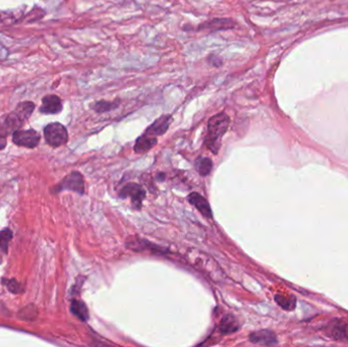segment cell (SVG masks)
<instances>
[{
  "label": "cell",
  "instance_id": "cell-1",
  "mask_svg": "<svg viewBox=\"0 0 348 347\" xmlns=\"http://www.w3.org/2000/svg\"><path fill=\"white\" fill-rule=\"evenodd\" d=\"M229 123L230 118L225 112L217 113L209 119L208 133L205 143L213 153H218L221 146V139L226 134L229 128Z\"/></svg>",
  "mask_w": 348,
  "mask_h": 347
},
{
  "label": "cell",
  "instance_id": "cell-2",
  "mask_svg": "<svg viewBox=\"0 0 348 347\" xmlns=\"http://www.w3.org/2000/svg\"><path fill=\"white\" fill-rule=\"evenodd\" d=\"M44 137L47 143L52 147H60L67 144L69 134L67 129L59 122H52L45 126Z\"/></svg>",
  "mask_w": 348,
  "mask_h": 347
},
{
  "label": "cell",
  "instance_id": "cell-3",
  "mask_svg": "<svg viewBox=\"0 0 348 347\" xmlns=\"http://www.w3.org/2000/svg\"><path fill=\"white\" fill-rule=\"evenodd\" d=\"M12 140L15 145L31 149L38 146L40 141V135L34 130H28V131L18 130L13 133Z\"/></svg>",
  "mask_w": 348,
  "mask_h": 347
},
{
  "label": "cell",
  "instance_id": "cell-4",
  "mask_svg": "<svg viewBox=\"0 0 348 347\" xmlns=\"http://www.w3.org/2000/svg\"><path fill=\"white\" fill-rule=\"evenodd\" d=\"M25 122L13 111L7 115L0 117V136L6 137L11 133L18 131Z\"/></svg>",
  "mask_w": 348,
  "mask_h": 347
},
{
  "label": "cell",
  "instance_id": "cell-5",
  "mask_svg": "<svg viewBox=\"0 0 348 347\" xmlns=\"http://www.w3.org/2000/svg\"><path fill=\"white\" fill-rule=\"evenodd\" d=\"M59 189H70L77 194H84V179L81 173L71 172L59 184Z\"/></svg>",
  "mask_w": 348,
  "mask_h": 347
},
{
  "label": "cell",
  "instance_id": "cell-6",
  "mask_svg": "<svg viewBox=\"0 0 348 347\" xmlns=\"http://www.w3.org/2000/svg\"><path fill=\"white\" fill-rule=\"evenodd\" d=\"M120 197L122 198H128L131 197L134 204L139 208L141 205V201L144 200L146 197V192L144 191V188L139 184L136 183H130L126 186L122 188V191L120 193Z\"/></svg>",
  "mask_w": 348,
  "mask_h": 347
},
{
  "label": "cell",
  "instance_id": "cell-7",
  "mask_svg": "<svg viewBox=\"0 0 348 347\" xmlns=\"http://www.w3.org/2000/svg\"><path fill=\"white\" fill-rule=\"evenodd\" d=\"M62 102L56 95H47L42 99L40 112L44 114H57L61 112Z\"/></svg>",
  "mask_w": 348,
  "mask_h": 347
},
{
  "label": "cell",
  "instance_id": "cell-8",
  "mask_svg": "<svg viewBox=\"0 0 348 347\" xmlns=\"http://www.w3.org/2000/svg\"><path fill=\"white\" fill-rule=\"evenodd\" d=\"M171 121H172V116L170 114H164L158 119H156L147 129L145 134L150 135L152 137L162 136L168 131Z\"/></svg>",
  "mask_w": 348,
  "mask_h": 347
},
{
  "label": "cell",
  "instance_id": "cell-9",
  "mask_svg": "<svg viewBox=\"0 0 348 347\" xmlns=\"http://www.w3.org/2000/svg\"><path fill=\"white\" fill-rule=\"evenodd\" d=\"M328 332L329 335L335 340L348 341V324L343 321L335 320L331 322Z\"/></svg>",
  "mask_w": 348,
  "mask_h": 347
},
{
  "label": "cell",
  "instance_id": "cell-10",
  "mask_svg": "<svg viewBox=\"0 0 348 347\" xmlns=\"http://www.w3.org/2000/svg\"><path fill=\"white\" fill-rule=\"evenodd\" d=\"M188 201L192 205H194V206L201 212V214L204 217L212 218L213 213H212L211 207H210L209 203L207 202V200H206L204 197H202L201 195H199L197 193H193V194L189 195Z\"/></svg>",
  "mask_w": 348,
  "mask_h": 347
},
{
  "label": "cell",
  "instance_id": "cell-11",
  "mask_svg": "<svg viewBox=\"0 0 348 347\" xmlns=\"http://www.w3.org/2000/svg\"><path fill=\"white\" fill-rule=\"evenodd\" d=\"M235 26H236V24L231 19H215V20H212L208 23L200 25L198 30L204 31V30L209 29V30H211V32H214V31H220V30L232 29Z\"/></svg>",
  "mask_w": 348,
  "mask_h": 347
},
{
  "label": "cell",
  "instance_id": "cell-12",
  "mask_svg": "<svg viewBox=\"0 0 348 347\" xmlns=\"http://www.w3.org/2000/svg\"><path fill=\"white\" fill-rule=\"evenodd\" d=\"M249 340L256 344L261 345H275L277 344V337L276 335L268 330H262L259 332H255L250 334Z\"/></svg>",
  "mask_w": 348,
  "mask_h": 347
},
{
  "label": "cell",
  "instance_id": "cell-13",
  "mask_svg": "<svg viewBox=\"0 0 348 347\" xmlns=\"http://www.w3.org/2000/svg\"><path fill=\"white\" fill-rule=\"evenodd\" d=\"M157 144V138L152 137L150 135L144 134L141 137H139L135 146V151L137 153H147L149 150H151L155 145Z\"/></svg>",
  "mask_w": 348,
  "mask_h": 347
},
{
  "label": "cell",
  "instance_id": "cell-14",
  "mask_svg": "<svg viewBox=\"0 0 348 347\" xmlns=\"http://www.w3.org/2000/svg\"><path fill=\"white\" fill-rule=\"evenodd\" d=\"M34 109H35V103L30 102V101H26V102L20 103L17 107H15V109L13 110V112L20 117V119L22 121L26 122L30 118L32 113H33Z\"/></svg>",
  "mask_w": 348,
  "mask_h": 347
},
{
  "label": "cell",
  "instance_id": "cell-15",
  "mask_svg": "<svg viewBox=\"0 0 348 347\" xmlns=\"http://www.w3.org/2000/svg\"><path fill=\"white\" fill-rule=\"evenodd\" d=\"M240 325L239 322L236 321V319L234 317H232L231 314H227L222 319L220 323L219 329L221 331V333L223 334H229V333H233L236 332L237 330H239Z\"/></svg>",
  "mask_w": 348,
  "mask_h": 347
},
{
  "label": "cell",
  "instance_id": "cell-16",
  "mask_svg": "<svg viewBox=\"0 0 348 347\" xmlns=\"http://www.w3.org/2000/svg\"><path fill=\"white\" fill-rule=\"evenodd\" d=\"M196 169L202 176H206L210 174V172L213 168V163L211 159L207 157H200L196 160Z\"/></svg>",
  "mask_w": 348,
  "mask_h": 347
},
{
  "label": "cell",
  "instance_id": "cell-17",
  "mask_svg": "<svg viewBox=\"0 0 348 347\" xmlns=\"http://www.w3.org/2000/svg\"><path fill=\"white\" fill-rule=\"evenodd\" d=\"M119 106V101L115 100V101H105V100H101L98 102H95L94 104H92V109L95 110V111L98 113H104V112H108L111 111V110L117 108Z\"/></svg>",
  "mask_w": 348,
  "mask_h": 347
},
{
  "label": "cell",
  "instance_id": "cell-18",
  "mask_svg": "<svg viewBox=\"0 0 348 347\" xmlns=\"http://www.w3.org/2000/svg\"><path fill=\"white\" fill-rule=\"evenodd\" d=\"M72 313L82 321H88L89 319V312L86 305L81 301H72L71 308Z\"/></svg>",
  "mask_w": 348,
  "mask_h": 347
},
{
  "label": "cell",
  "instance_id": "cell-19",
  "mask_svg": "<svg viewBox=\"0 0 348 347\" xmlns=\"http://www.w3.org/2000/svg\"><path fill=\"white\" fill-rule=\"evenodd\" d=\"M275 301L281 308H283L284 310H287V311L293 310L296 305V301L293 296L286 297V296L278 294L275 296Z\"/></svg>",
  "mask_w": 348,
  "mask_h": 347
},
{
  "label": "cell",
  "instance_id": "cell-20",
  "mask_svg": "<svg viewBox=\"0 0 348 347\" xmlns=\"http://www.w3.org/2000/svg\"><path fill=\"white\" fill-rule=\"evenodd\" d=\"M12 239V232L9 229H3L0 231V249L4 252L7 251L9 242Z\"/></svg>",
  "mask_w": 348,
  "mask_h": 347
},
{
  "label": "cell",
  "instance_id": "cell-21",
  "mask_svg": "<svg viewBox=\"0 0 348 347\" xmlns=\"http://www.w3.org/2000/svg\"><path fill=\"white\" fill-rule=\"evenodd\" d=\"M6 286H7L8 289H9L11 292H13V293H18V292L20 291V284H19L17 281H14V280L7 281Z\"/></svg>",
  "mask_w": 348,
  "mask_h": 347
},
{
  "label": "cell",
  "instance_id": "cell-22",
  "mask_svg": "<svg viewBox=\"0 0 348 347\" xmlns=\"http://www.w3.org/2000/svg\"><path fill=\"white\" fill-rule=\"evenodd\" d=\"M6 146V139H5V137H1L0 136V150H2L4 149Z\"/></svg>",
  "mask_w": 348,
  "mask_h": 347
}]
</instances>
